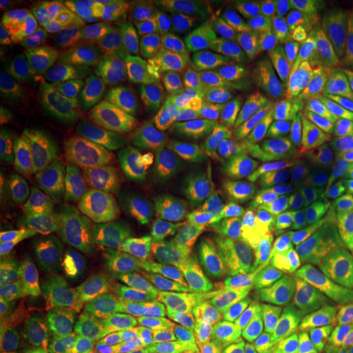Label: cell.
Masks as SVG:
<instances>
[{"instance_id": "obj_6", "label": "cell", "mask_w": 353, "mask_h": 353, "mask_svg": "<svg viewBox=\"0 0 353 353\" xmlns=\"http://www.w3.org/2000/svg\"><path fill=\"white\" fill-rule=\"evenodd\" d=\"M263 224L262 206L245 190L234 185L223 190L193 244L200 273L216 278L234 270L252 255Z\"/></svg>"}, {"instance_id": "obj_5", "label": "cell", "mask_w": 353, "mask_h": 353, "mask_svg": "<svg viewBox=\"0 0 353 353\" xmlns=\"http://www.w3.org/2000/svg\"><path fill=\"white\" fill-rule=\"evenodd\" d=\"M61 134L85 188L112 187L143 156L152 138L143 123L126 114L64 123Z\"/></svg>"}, {"instance_id": "obj_11", "label": "cell", "mask_w": 353, "mask_h": 353, "mask_svg": "<svg viewBox=\"0 0 353 353\" xmlns=\"http://www.w3.org/2000/svg\"><path fill=\"white\" fill-rule=\"evenodd\" d=\"M12 175L48 208H72L85 196L87 188L61 132H51L20 152L12 164Z\"/></svg>"}, {"instance_id": "obj_7", "label": "cell", "mask_w": 353, "mask_h": 353, "mask_svg": "<svg viewBox=\"0 0 353 353\" xmlns=\"http://www.w3.org/2000/svg\"><path fill=\"white\" fill-rule=\"evenodd\" d=\"M260 250L332 291L343 283L345 250L335 229L321 218L293 214L276 219L263 236Z\"/></svg>"}, {"instance_id": "obj_20", "label": "cell", "mask_w": 353, "mask_h": 353, "mask_svg": "<svg viewBox=\"0 0 353 353\" xmlns=\"http://www.w3.org/2000/svg\"><path fill=\"white\" fill-rule=\"evenodd\" d=\"M317 169V193L325 205L353 213V144L321 138L312 145Z\"/></svg>"}, {"instance_id": "obj_16", "label": "cell", "mask_w": 353, "mask_h": 353, "mask_svg": "<svg viewBox=\"0 0 353 353\" xmlns=\"http://www.w3.org/2000/svg\"><path fill=\"white\" fill-rule=\"evenodd\" d=\"M95 70V54L81 33L41 72L25 83L33 108H52L82 85Z\"/></svg>"}, {"instance_id": "obj_13", "label": "cell", "mask_w": 353, "mask_h": 353, "mask_svg": "<svg viewBox=\"0 0 353 353\" xmlns=\"http://www.w3.org/2000/svg\"><path fill=\"white\" fill-rule=\"evenodd\" d=\"M301 72L307 112L322 138L343 139L350 132L347 83L334 61L324 54L294 56Z\"/></svg>"}, {"instance_id": "obj_27", "label": "cell", "mask_w": 353, "mask_h": 353, "mask_svg": "<svg viewBox=\"0 0 353 353\" xmlns=\"http://www.w3.org/2000/svg\"><path fill=\"white\" fill-rule=\"evenodd\" d=\"M324 32L335 56L353 54V0L324 7Z\"/></svg>"}, {"instance_id": "obj_39", "label": "cell", "mask_w": 353, "mask_h": 353, "mask_svg": "<svg viewBox=\"0 0 353 353\" xmlns=\"http://www.w3.org/2000/svg\"><path fill=\"white\" fill-rule=\"evenodd\" d=\"M348 236H350V244L353 249V213L348 216Z\"/></svg>"}, {"instance_id": "obj_35", "label": "cell", "mask_w": 353, "mask_h": 353, "mask_svg": "<svg viewBox=\"0 0 353 353\" xmlns=\"http://www.w3.org/2000/svg\"><path fill=\"white\" fill-rule=\"evenodd\" d=\"M237 6L252 8L259 12L260 15H268V13H275L278 10L290 7L293 0H234Z\"/></svg>"}, {"instance_id": "obj_40", "label": "cell", "mask_w": 353, "mask_h": 353, "mask_svg": "<svg viewBox=\"0 0 353 353\" xmlns=\"http://www.w3.org/2000/svg\"><path fill=\"white\" fill-rule=\"evenodd\" d=\"M350 132H352V136H353V95H352V99H350Z\"/></svg>"}, {"instance_id": "obj_37", "label": "cell", "mask_w": 353, "mask_h": 353, "mask_svg": "<svg viewBox=\"0 0 353 353\" xmlns=\"http://www.w3.org/2000/svg\"><path fill=\"white\" fill-rule=\"evenodd\" d=\"M38 353H76V348L72 347V343L65 341L61 335L50 339V341L39 343Z\"/></svg>"}, {"instance_id": "obj_21", "label": "cell", "mask_w": 353, "mask_h": 353, "mask_svg": "<svg viewBox=\"0 0 353 353\" xmlns=\"http://www.w3.org/2000/svg\"><path fill=\"white\" fill-rule=\"evenodd\" d=\"M120 81L110 72V69L95 68L92 76L81 87L70 92L59 103L51 108L54 117L65 123L85 121L101 117L105 110L112 107L120 94Z\"/></svg>"}, {"instance_id": "obj_24", "label": "cell", "mask_w": 353, "mask_h": 353, "mask_svg": "<svg viewBox=\"0 0 353 353\" xmlns=\"http://www.w3.org/2000/svg\"><path fill=\"white\" fill-rule=\"evenodd\" d=\"M113 19L121 32L126 51L139 50L145 38L157 28L170 23L161 6L152 2L108 3Z\"/></svg>"}, {"instance_id": "obj_3", "label": "cell", "mask_w": 353, "mask_h": 353, "mask_svg": "<svg viewBox=\"0 0 353 353\" xmlns=\"http://www.w3.org/2000/svg\"><path fill=\"white\" fill-rule=\"evenodd\" d=\"M259 141L244 113L203 110L152 134L141 157L144 162L174 161L226 167L241 164Z\"/></svg>"}, {"instance_id": "obj_25", "label": "cell", "mask_w": 353, "mask_h": 353, "mask_svg": "<svg viewBox=\"0 0 353 353\" xmlns=\"http://www.w3.org/2000/svg\"><path fill=\"white\" fill-rule=\"evenodd\" d=\"M79 33L107 68L126 52L121 32L108 3L90 8L79 21Z\"/></svg>"}, {"instance_id": "obj_31", "label": "cell", "mask_w": 353, "mask_h": 353, "mask_svg": "<svg viewBox=\"0 0 353 353\" xmlns=\"http://www.w3.org/2000/svg\"><path fill=\"white\" fill-rule=\"evenodd\" d=\"M39 343L34 341L23 322L3 321L0 329V353H38Z\"/></svg>"}, {"instance_id": "obj_28", "label": "cell", "mask_w": 353, "mask_h": 353, "mask_svg": "<svg viewBox=\"0 0 353 353\" xmlns=\"http://www.w3.org/2000/svg\"><path fill=\"white\" fill-rule=\"evenodd\" d=\"M110 72L120 82L125 83H144L151 79L161 76V74L170 70V65L152 59L144 51L134 50L126 51L125 54L118 57L114 63L108 65Z\"/></svg>"}, {"instance_id": "obj_38", "label": "cell", "mask_w": 353, "mask_h": 353, "mask_svg": "<svg viewBox=\"0 0 353 353\" xmlns=\"http://www.w3.org/2000/svg\"><path fill=\"white\" fill-rule=\"evenodd\" d=\"M339 65H341V72L343 76V81H345L347 87L353 90V54H345L337 57Z\"/></svg>"}, {"instance_id": "obj_18", "label": "cell", "mask_w": 353, "mask_h": 353, "mask_svg": "<svg viewBox=\"0 0 353 353\" xmlns=\"http://www.w3.org/2000/svg\"><path fill=\"white\" fill-rule=\"evenodd\" d=\"M324 25V7L306 0H293L290 7L262 15L255 51L262 56L281 54L311 43Z\"/></svg>"}, {"instance_id": "obj_2", "label": "cell", "mask_w": 353, "mask_h": 353, "mask_svg": "<svg viewBox=\"0 0 353 353\" xmlns=\"http://www.w3.org/2000/svg\"><path fill=\"white\" fill-rule=\"evenodd\" d=\"M221 294L242 314L290 332H324L345 312L335 291L262 250L228 273Z\"/></svg>"}, {"instance_id": "obj_26", "label": "cell", "mask_w": 353, "mask_h": 353, "mask_svg": "<svg viewBox=\"0 0 353 353\" xmlns=\"http://www.w3.org/2000/svg\"><path fill=\"white\" fill-rule=\"evenodd\" d=\"M57 335L72 343L76 353H136L121 334L99 322H64Z\"/></svg>"}, {"instance_id": "obj_22", "label": "cell", "mask_w": 353, "mask_h": 353, "mask_svg": "<svg viewBox=\"0 0 353 353\" xmlns=\"http://www.w3.org/2000/svg\"><path fill=\"white\" fill-rule=\"evenodd\" d=\"M152 59L175 68L205 69L214 64L210 51L174 23H167L144 39L139 48Z\"/></svg>"}, {"instance_id": "obj_19", "label": "cell", "mask_w": 353, "mask_h": 353, "mask_svg": "<svg viewBox=\"0 0 353 353\" xmlns=\"http://www.w3.org/2000/svg\"><path fill=\"white\" fill-rule=\"evenodd\" d=\"M130 211L157 239L172 245H193L213 213V205L206 200H180Z\"/></svg>"}, {"instance_id": "obj_23", "label": "cell", "mask_w": 353, "mask_h": 353, "mask_svg": "<svg viewBox=\"0 0 353 353\" xmlns=\"http://www.w3.org/2000/svg\"><path fill=\"white\" fill-rule=\"evenodd\" d=\"M161 8L169 21L190 37L219 21L236 19L242 12L234 0H167Z\"/></svg>"}, {"instance_id": "obj_8", "label": "cell", "mask_w": 353, "mask_h": 353, "mask_svg": "<svg viewBox=\"0 0 353 353\" xmlns=\"http://www.w3.org/2000/svg\"><path fill=\"white\" fill-rule=\"evenodd\" d=\"M231 187L224 167L156 161L132 165L110 193L130 208H149L180 200H206Z\"/></svg>"}, {"instance_id": "obj_36", "label": "cell", "mask_w": 353, "mask_h": 353, "mask_svg": "<svg viewBox=\"0 0 353 353\" xmlns=\"http://www.w3.org/2000/svg\"><path fill=\"white\" fill-rule=\"evenodd\" d=\"M28 6L25 2H19V0H2L0 2V20L3 25L15 23L20 19H23Z\"/></svg>"}, {"instance_id": "obj_29", "label": "cell", "mask_w": 353, "mask_h": 353, "mask_svg": "<svg viewBox=\"0 0 353 353\" xmlns=\"http://www.w3.org/2000/svg\"><path fill=\"white\" fill-rule=\"evenodd\" d=\"M37 296V285L25 273L2 265L0 270V307L10 312L28 304Z\"/></svg>"}, {"instance_id": "obj_10", "label": "cell", "mask_w": 353, "mask_h": 353, "mask_svg": "<svg viewBox=\"0 0 353 353\" xmlns=\"http://www.w3.org/2000/svg\"><path fill=\"white\" fill-rule=\"evenodd\" d=\"M0 234L3 244L30 263L59 259L68 242L57 216L13 175L0 180Z\"/></svg>"}, {"instance_id": "obj_17", "label": "cell", "mask_w": 353, "mask_h": 353, "mask_svg": "<svg viewBox=\"0 0 353 353\" xmlns=\"http://www.w3.org/2000/svg\"><path fill=\"white\" fill-rule=\"evenodd\" d=\"M77 33L76 26L63 21L21 26L8 37L3 57L26 83L51 64Z\"/></svg>"}, {"instance_id": "obj_4", "label": "cell", "mask_w": 353, "mask_h": 353, "mask_svg": "<svg viewBox=\"0 0 353 353\" xmlns=\"http://www.w3.org/2000/svg\"><path fill=\"white\" fill-rule=\"evenodd\" d=\"M236 175L242 190L268 213H290L317 193L312 145L294 136L260 139Z\"/></svg>"}, {"instance_id": "obj_12", "label": "cell", "mask_w": 353, "mask_h": 353, "mask_svg": "<svg viewBox=\"0 0 353 353\" xmlns=\"http://www.w3.org/2000/svg\"><path fill=\"white\" fill-rule=\"evenodd\" d=\"M242 113L259 134V139L294 136L314 145L322 138L309 117L301 72L294 57H290L288 65H283L280 76L245 105Z\"/></svg>"}, {"instance_id": "obj_15", "label": "cell", "mask_w": 353, "mask_h": 353, "mask_svg": "<svg viewBox=\"0 0 353 353\" xmlns=\"http://www.w3.org/2000/svg\"><path fill=\"white\" fill-rule=\"evenodd\" d=\"M201 70L175 68L132 87V101L139 112L156 121L183 120L190 114L210 110L203 95Z\"/></svg>"}, {"instance_id": "obj_34", "label": "cell", "mask_w": 353, "mask_h": 353, "mask_svg": "<svg viewBox=\"0 0 353 353\" xmlns=\"http://www.w3.org/2000/svg\"><path fill=\"white\" fill-rule=\"evenodd\" d=\"M210 51V54L218 59H239V57H245L250 51H255L254 46L244 43H224V44H216V46L206 48Z\"/></svg>"}, {"instance_id": "obj_33", "label": "cell", "mask_w": 353, "mask_h": 353, "mask_svg": "<svg viewBox=\"0 0 353 353\" xmlns=\"http://www.w3.org/2000/svg\"><path fill=\"white\" fill-rule=\"evenodd\" d=\"M161 353H228L218 347L200 341V339H187L167 345Z\"/></svg>"}, {"instance_id": "obj_1", "label": "cell", "mask_w": 353, "mask_h": 353, "mask_svg": "<svg viewBox=\"0 0 353 353\" xmlns=\"http://www.w3.org/2000/svg\"><path fill=\"white\" fill-rule=\"evenodd\" d=\"M97 252L121 288L161 309H183L200 293L193 245H172L141 226L130 208L110 205L97 224Z\"/></svg>"}, {"instance_id": "obj_14", "label": "cell", "mask_w": 353, "mask_h": 353, "mask_svg": "<svg viewBox=\"0 0 353 353\" xmlns=\"http://www.w3.org/2000/svg\"><path fill=\"white\" fill-rule=\"evenodd\" d=\"M281 70L283 65L262 54L211 64L201 70L206 105L210 110L242 112Z\"/></svg>"}, {"instance_id": "obj_32", "label": "cell", "mask_w": 353, "mask_h": 353, "mask_svg": "<svg viewBox=\"0 0 353 353\" xmlns=\"http://www.w3.org/2000/svg\"><path fill=\"white\" fill-rule=\"evenodd\" d=\"M325 353H353V312L339 322L325 341Z\"/></svg>"}, {"instance_id": "obj_9", "label": "cell", "mask_w": 353, "mask_h": 353, "mask_svg": "<svg viewBox=\"0 0 353 353\" xmlns=\"http://www.w3.org/2000/svg\"><path fill=\"white\" fill-rule=\"evenodd\" d=\"M188 327L196 339L228 353H319L304 337L234 311L210 294L198 299Z\"/></svg>"}, {"instance_id": "obj_30", "label": "cell", "mask_w": 353, "mask_h": 353, "mask_svg": "<svg viewBox=\"0 0 353 353\" xmlns=\"http://www.w3.org/2000/svg\"><path fill=\"white\" fill-rule=\"evenodd\" d=\"M0 107L6 113H21L30 107L23 79L10 68L3 56L0 61Z\"/></svg>"}]
</instances>
